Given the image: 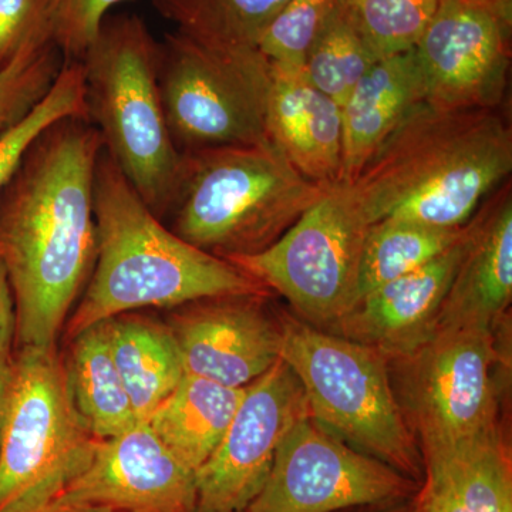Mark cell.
<instances>
[{
  "label": "cell",
  "instance_id": "28",
  "mask_svg": "<svg viewBox=\"0 0 512 512\" xmlns=\"http://www.w3.org/2000/svg\"><path fill=\"white\" fill-rule=\"evenodd\" d=\"M66 117L89 120L84 97V72L80 62H64L62 72L45 99L18 126L10 128L8 133L0 137V190L15 173L32 141L45 128Z\"/></svg>",
  "mask_w": 512,
  "mask_h": 512
},
{
  "label": "cell",
  "instance_id": "14",
  "mask_svg": "<svg viewBox=\"0 0 512 512\" xmlns=\"http://www.w3.org/2000/svg\"><path fill=\"white\" fill-rule=\"evenodd\" d=\"M59 500L114 512H195V473L161 443L147 421L100 440L92 463Z\"/></svg>",
  "mask_w": 512,
  "mask_h": 512
},
{
  "label": "cell",
  "instance_id": "11",
  "mask_svg": "<svg viewBox=\"0 0 512 512\" xmlns=\"http://www.w3.org/2000/svg\"><path fill=\"white\" fill-rule=\"evenodd\" d=\"M511 33L512 0H440L413 49L423 100L497 110L507 92Z\"/></svg>",
  "mask_w": 512,
  "mask_h": 512
},
{
  "label": "cell",
  "instance_id": "9",
  "mask_svg": "<svg viewBox=\"0 0 512 512\" xmlns=\"http://www.w3.org/2000/svg\"><path fill=\"white\" fill-rule=\"evenodd\" d=\"M370 225L352 187L336 183L274 244L255 254L222 259L264 288L281 293L313 323H336L359 299Z\"/></svg>",
  "mask_w": 512,
  "mask_h": 512
},
{
  "label": "cell",
  "instance_id": "24",
  "mask_svg": "<svg viewBox=\"0 0 512 512\" xmlns=\"http://www.w3.org/2000/svg\"><path fill=\"white\" fill-rule=\"evenodd\" d=\"M183 35L214 47H258L291 0H150Z\"/></svg>",
  "mask_w": 512,
  "mask_h": 512
},
{
  "label": "cell",
  "instance_id": "6",
  "mask_svg": "<svg viewBox=\"0 0 512 512\" xmlns=\"http://www.w3.org/2000/svg\"><path fill=\"white\" fill-rule=\"evenodd\" d=\"M281 329V360L298 377L313 419L403 476L420 478L421 456L382 353L298 320H286Z\"/></svg>",
  "mask_w": 512,
  "mask_h": 512
},
{
  "label": "cell",
  "instance_id": "30",
  "mask_svg": "<svg viewBox=\"0 0 512 512\" xmlns=\"http://www.w3.org/2000/svg\"><path fill=\"white\" fill-rule=\"evenodd\" d=\"M338 0H291L266 30L258 49L271 62L303 66L316 33Z\"/></svg>",
  "mask_w": 512,
  "mask_h": 512
},
{
  "label": "cell",
  "instance_id": "10",
  "mask_svg": "<svg viewBox=\"0 0 512 512\" xmlns=\"http://www.w3.org/2000/svg\"><path fill=\"white\" fill-rule=\"evenodd\" d=\"M414 490L412 478L346 446L306 409L286 431L264 487L245 512H338L396 504Z\"/></svg>",
  "mask_w": 512,
  "mask_h": 512
},
{
  "label": "cell",
  "instance_id": "3",
  "mask_svg": "<svg viewBox=\"0 0 512 512\" xmlns=\"http://www.w3.org/2000/svg\"><path fill=\"white\" fill-rule=\"evenodd\" d=\"M96 262L67 338L143 308H180L265 288L220 256L175 235L151 212L119 165L101 148L93 181Z\"/></svg>",
  "mask_w": 512,
  "mask_h": 512
},
{
  "label": "cell",
  "instance_id": "36",
  "mask_svg": "<svg viewBox=\"0 0 512 512\" xmlns=\"http://www.w3.org/2000/svg\"><path fill=\"white\" fill-rule=\"evenodd\" d=\"M382 512H416V507H414V503L412 505H407V507H394L392 510H384Z\"/></svg>",
  "mask_w": 512,
  "mask_h": 512
},
{
  "label": "cell",
  "instance_id": "8",
  "mask_svg": "<svg viewBox=\"0 0 512 512\" xmlns=\"http://www.w3.org/2000/svg\"><path fill=\"white\" fill-rule=\"evenodd\" d=\"M158 89L180 153L266 140L272 63L258 47H214L177 32L158 55Z\"/></svg>",
  "mask_w": 512,
  "mask_h": 512
},
{
  "label": "cell",
  "instance_id": "21",
  "mask_svg": "<svg viewBox=\"0 0 512 512\" xmlns=\"http://www.w3.org/2000/svg\"><path fill=\"white\" fill-rule=\"evenodd\" d=\"M245 389L184 375L146 421L161 443L197 473L221 443Z\"/></svg>",
  "mask_w": 512,
  "mask_h": 512
},
{
  "label": "cell",
  "instance_id": "26",
  "mask_svg": "<svg viewBox=\"0 0 512 512\" xmlns=\"http://www.w3.org/2000/svg\"><path fill=\"white\" fill-rule=\"evenodd\" d=\"M376 60L338 0L316 33L303 69L320 92L342 109Z\"/></svg>",
  "mask_w": 512,
  "mask_h": 512
},
{
  "label": "cell",
  "instance_id": "7",
  "mask_svg": "<svg viewBox=\"0 0 512 512\" xmlns=\"http://www.w3.org/2000/svg\"><path fill=\"white\" fill-rule=\"evenodd\" d=\"M0 440V512L35 511L92 463L100 440L70 396L56 348H20Z\"/></svg>",
  "mask_w": 512,
  "mask_h": 512
},
{
  "label": "cell",
  "instance_id": "2",
  "mask_svg": "<svg viewBox=\"0 0 512 512\" xmlns=\"http://www.w3.org/2000/svg\"><path fill=\"white\" fill-rule=\"evenodd\" d=\"M511 171V126L497 110L421 100L350 187L370 224L404 218L460 228Z\"/></svg>",
  "mask_w": 512,
  "mask_h": 512
},
{
  "label": "cell",
  "instance_id": "17",
  "mask_svg": "<svg viewBox=\"0 0 512 512\" xmlns=\"http://www.w3.org/2000/svg\"><path fill=\"white\" fill-rule=\"evenodd\" d=\"M512 298V192L507 183L468 224L463 259L441 305L436 329H490Z\"/></svg>",
  "mask_w": 512,
  "mask_h": 512
},
{
  "label": "cell",
  "instance_id": "12",
  "mask_svg": "<svg viewBox=\"0 0 512 512\" xmlns=\"http://www.w3.org/2000/svg\"><path fill=\"white\" fill-rule=\"evenodd\" d=\"M406 404L421 443H453L498 429L493 330H437L412 355Z\"/></svg>",
  "mask_w": 512,
  "mask_h": 512
},
{
  "label": "cell",
  "instance_id": "1",
  "mask_svg": "<svg viewBox=\"0 0 512 512\" xmlns=\"http://www.w3.org/2000/svg\"><path fill=\"white\" fill-rule=\"evenodd\" d=\"M103 140L83 117L45 128L0 190V259L18 348H56L97 254L93 181Z\"/></svg>",
  "mask_w": 512,
  "mask_h": 512
},
{
  "label": "cell",
  "instance_id": "18",
  "mask_svg": "<svg viewBox=\"0 0 512 512\" xmlns=\"http://www.w3.org/2000/svg\"><path fill=\"white\" fill-rule=\"evenodd\" d=\"M272 63L266 137L313 183H339L342 111L309 80L303 66Z\"/></svg>",
  "mask_w": 512,
  "mask_h": 512
},
{
  "label": "cell",
  "instance_id": "13",
  "mask_svg": "<svg viewBox=\"0 0 512 512\" xmlns=\"http://www.w3.org/2000/svg\"><path fill=\"white\" fill-rule=\"evenodd\" d=\"M305 410L298 377L279 359L247 386L221 443L195 473V512L247 511L286 431Z\"/></svg>",
  "mask_w": 512,
  "mask_h": 512
},
{
  "label": "cell",
  "instance_id": "29",
  "mask_svg": "<svg viewBox=\"0 0 512 512\" xmlns=\"http://www.w3.org/2000/svg\"><path fill=\"white\" fill-rule=\"evenodd\" d=\"M66 62L53 42L33 47L0 72V137L29 116Z\"/></svg>",
  "mask_w": 512,
  "mask_h": 512
},
{
  "label": "cell",
  "instance_id": "23",
  "mask_svg": "<svg viewBox=\"0 0 512 512\" xmlns=\"http://www.w3.org/2000/svg\"><path fill=\"white\" fill-rule=\"evenodd\" d=\"M70 340L64 369L77 413L97 439L119 436L138 420L114 363L106 322Z\"/></svg>",
  "mask_w": 512,
  "mask_h": 512
},
{
  "label": "cell",
  "instance_id": "15",
  "mask_svg": "<svg viewBox=\"0 0 512 512\" xmlns=\"http://www.w3.org/2000/svg\"><path fill=\"white\" fill-rule=\"evenodd\" d=\"M258 296H221L177 308L168 328L184 375L244 389L281 359L282 329L259 308Z\"/></svg>",
  "mask_w": 512,
  "mask_h": 512
},
{
  "label": "cell",
  "instance_id": "33",
  "mask_svg": "<svg viewBox=\"0 0 512 512\" xmlns=\"http://www.w3.org/2000/svg\"><path fill=\"white\" fill-rule=\"evenodd\" d=\"M16 342V311L8 272L0 259V352L12 353Z\"/></svg>",
  "mask_w": 512,
  "mask_h": 512
},
{
  "label": "cell",
  "instance_id": "31",
  "mask_svg": "<svg viewBox=\"0 0 512 512\" xmlns=\"http://www.w3.org/2000/svg\"><path fill=\"white\" fill-rule=\"evenodd\" d=\"M127 0H47V26L66 62H80L114 6Z\"/></svg>",
  "mask_w": 512,
  "mask_h": 512
},
{
  "label": "cell",
  "instance_id": "4",
  "mask_svg": "<svg viewBox=\"0 0 512 512\" xmlns=\"http://www.w3.org/2000/svg\"><path fill=\"white\" fill-rule=\"evenodd\" d=\"M326 188L303 177L269 138L184 153L168 228L220 258L274 244Z\"/></svg>",
  "mask_w": 512,
  "mask_h": 512
},
{
  "label": "cell",
  "instance_id": "35",
  "mask_svg": "<svg viewBox=\"0 0 512 512\" xmlns=\"http://www.w3.org/2000/svg\"><path fill=\"white\" fill-rule=\"evenodd\" d=\"M30 512H114L109 508L97 507V505L72 503V501H63L56 498L50 501L49 504L37 508L35 511Z\"/></svg>",
  "mask_w": 512,
  "mask_h": 512
},
{
  "label": "cell",
  "instance_id": "22",
  "mask_svg": "<svg viewBox=\"0 0 512 512\" xmlns=\"http://www.w3.org/2000/svg\"><path fill=\"white\" fill-rule=\"evenodd\" d=\"M106 328L134 414L146 421L183 379L177 340L168 325L130 313L106 320Z\"/></svg>",
  "mask_w": 512,
  "mask_h": 512
},
{
  "label": "cell",
  "instance_id": "19",
  "mask_svg": "<svg viewBox=\"0 0 512 512\" xmlns=\"http://www.w3.org/2000/svg\"><path fill=\"white\" fill-rule=\"evenodd\" d=\"M416 512H512L511 458L500 431L453 443H421Z\"/></svg>",
  "mask_w": 512,
  "mask_h": 512
},
{
  "label": "cell",
  "instance_id": "16",
  "mask_svg": "<svg viewBox=\"0 0 512 512\" xmlns=\"http://www.w3.org/2000/svg\"><path fill=\"white\" fill-rule=\"evenodd\" d=\"M467 242L468 224L463 238L429 264L363 296L339 322L346 336L382 355L404 359L416 352L433 336Z\"/></svg>",
  "mask_w": 512,
  "mask_h": 512
},
{
  "label": "cell",
  "instance_id": "32",
  "mask_svg": "<svg viewBox=\"0 0 512 512\" xmlns=\"http://www.w3.org/2000/svg\"><path fill=\"white\" fill-rule=\"evenodd\" d=\"M46 42L47 0H0V72Z\"/></svg>",
  "mask_w": 512,
  "mask_h": 512
},
{
  "label": "cell",
  "instance_id": "34",
  "mask_svg": "<svg viewBox=\"0 0 512 512\" xmlns=\"http://www.w3.org/2000/svg\"><path fill=\"white\" fill-rule=\"evenodd\" d=\"M13 353L0 352V440L8 417L10 394L13 387Z\"/></svg>",
  "mask_w": 512,
  "mask_h": 512
},
{
  "label": "cell",
  "instance_id": "20",
  "mask_svg": "<svg viewBox=\"0 0 512 512\" xmlns=\"http://www.w3.org/2000/svg\"><path fill=\"white\" fill-rule=\"evenodd\" d=\"M423 100L413 49L376 60L342 109L339 183L352 185L377 148L414 104Z\"/></svg>",
  "mask_w": 512,
  "mask_h": 512
},
{
  "label": "cell",
  "instance_id": "5",
  "mask_svg": "<svg viewBox=\"0 0 512 512\" xmlns=\"http://www.w3.org/2000/svg\"><path fill=\"white\" fill-rule=\"evenodd\" d=\"M160 42L137 15H109L80 60L87 117L128 183L163 221L183 174L158 89Z\"/></svg>",
  "mask_w": 512,
  "mask_h": 512
},
{
  "label": "cell",
  "instance_id": "25",
  "mask_svg": "<svg viewBox=\"0 0 512 512\" xmlns=\"http://www.w3.org/2000/svg\"><path fill=\"white\" fill-rule=\"evenodd\" d=\"M464 232L466 225L440 228L404 218H386L370 225L363 248L357 302L387 282L429 264L457 244Z\"/></svg>",
  "mask_w": 512,
  "mask_h": 512
},
{
  "label": "cell",
  "instance_id": "27",
  "mask_svg": "<svg viewBox=\"0 0 512 512\" xmlns=\"http://www.w3.org/2000/svg\"><path fill=\"white\" fill-rule=\"evenodd\" d=\"M440 0H339L376 59L409 52L419 42Z\"/></svg>",
  "mask_w": 512,
  "mask_h": 512
}]
</instances>
